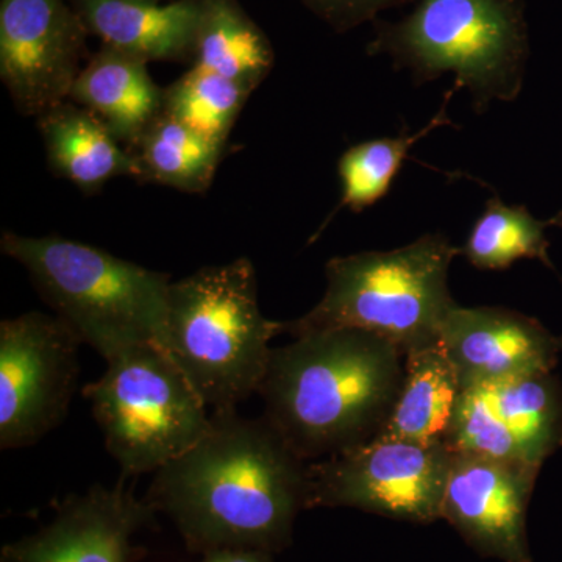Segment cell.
Returning a JSON list of instances; mask_svg holds the SVG:
<instances>
[{"instance_id": "6da1fadb", "label": "cell", "mask_w": 562, "mask_h": 562, "mask_svg": "<svg viewBox=\"0 0 562 562\" xmlns=\"http://www.w3.org/2000/svg\"><path fill=\"white\" fill-rule=\"evenodd\" d=\"M308 461L265 416L211 412L210 430L154 473L146 501L176 524L192 553L291 546L308 509Z\"/></svg>"}, {"instance_id": "7a4b0ae2", "label": "cell", "mask_w": 562, "mask_h": 562, "mask_svg": "<svg viewBox=\"0 0 562 562\" xmlns=\"http://www.w3.org/2000/svg\"><path fill=\"white\" fill-rule=\"evenodd\" d=\"M394 344L351 328L314 330L272 349L258 394L266 417L303 460H324L371 441L405 375Z\"/></svg>"}, {"instance_id": "3957f363", "label": "cell", "mask_w": 562, "mask_h": 562, "mask_svg": "<svg viewBox=\"0 0 562 562\" xmlns=\"http://www.w3.org/2000/svg\"><path fill=\"white\" fill-rule=\"evenodd\" d=\"M0 249L25 268L55 316L103 360L140 344L165 347L168 273L58 235L3 232Z\"/></svg>"}, {"instance_id": "277c9868", "label": "cell", "mask_w": 562, "mask_h": 562, "mask_svg": "<svg viewBox=\"0 0 562 562\" xmlns=\"http://www.w3.org/2000/svg\"><path fill=\"white\" fill-rule=\"evenodd\" d=\"M283 331L284 322L261 312L249 258L205 266L169 288L165 349L210 412L238 409L258 394L269 344Z\"/></svg>"}, {"instance_id": "5b68a950", "label": "cell", "mask_w": 562, "mask_h": 562, "mask_svg": "<svg viewBox=\"0 0 562 562\" xmlns=\"http://www.w3.org/2000/svg\"><path fill=\"white\" fill-rule=\"evenodd\" d=\"M460 254L446 236L425 235L401 249L331 258L324 297L312 312L284 322V331L351 328L379 336L405 355L436 346L458 305L449 291V269Z\"/></svg>"}, {"instance_id": "8992f818", "label": "cell", "mask_w": 562, "mask_h": 562, "mask_svg": "<svg viewBox=\"0 0 562 562\" xmlns=\"http://www.w3.org/2000/svg\"><path fill=\"white\" fill-rule=\"evenodd\" d=\"M371 55L424 85L453 74V90L471 94L479 113L522 91L528 27L522 0H416L397 22H376Z\"/></svg>"}, {"instance_id": "52a82bcc", "label": "cell", "mask_w": 562, "mask_h": 562, "mask_svg": "<svg viewBox=\"0 0 562 562\" xmlns=\"http://www.w3.org/2000/svg\"><path fill=\"white\" fill-rule=\"evenodd\" d=\"M83 397L124 479L160 471L210 430L209 406L158 342L111 358Z\"/></svg>"}, {"instance_id": "ba28073f", "label": "cell", "mask_w": 562, "mask_h": 562, "mask_svg": "<svg viewBox=\"0 0 562 562\" xmlns=\"http://www.w3.org/2000/svg\"><path fill=\"white\" fill-rule=\"evenodd\" d=\"M452 450L376 438L308 464V509L355 508L402 522L442 519Z\"/></svg>"}, {"instance_id": "9c48e42d", "label": "cell", "mask_w": 562, "mask_h": 562, "mask_svg": "<svg viewBox=\"0 0 562 562\" xmlns=\"http://www.w3.org/2000/svg\"><path fill=\"white\" fill-rule=\"evenodd\" d=\"M80 339L55 314L0 322V449L35 446L68 416Z\"/></svg>"}, {"instance_id": "30bf717a", "label": "cell", "mask_w": 562, "mask_h": 562, "mask_svg": "<svg viewBox=\"0 0 562 562\" xmlns=\"http://www.w3.org/2000/svg\"><path fill=\"white\" fill-rule=\"evenodd\" d=\"M88 35L70 0H0V79L21 114L68 101Z\"/></svg>"}, {"instance_id": "8fae6325", "label": "cell", "mask_w": 562, "mask_h": 562, "mask_svg": "<svg viewBox=\"0 0 562 562\" xmlns=\"http://www.w3.org/2000/svg\"><path fill=\"white\" fill-rule=\"evenodd\" d=\"M446 446L541 468L562 446L560 384L538 373L462 390Z\"/></svg>"}, {"instance_id": "7c38bea8", "label": "cell", "mask_w": 562, "mask_h": 562, "mask_svg": "<svg viewBox=\"0 0 562 562\" xmlns=\"http://www.w3.org/2000/svg\"><path fill=\"white\" fill-rule=\"evenodd\" d=\"M539 469L519 461L453 452L442 519L484 558L532 562L527 512Z\"/></svg>"}, {"instance_id": "4fadbf2b", "label": "cell", "mask_w": 562, "mask_h": 562, "mask_svg": "<svg viewBox=\"0 0 562 562\" xmlns=\"http://www.w3.org/2000/svg\"><path fill=\"white\" fill-rule=\"evenodd\" d=\"M146 497L124 482L72 495L50 524L3 546L0 562H133L140 549L132 539L154 520Z\"/></svg>"}, {"instance_id": "5bb4252c", "label": "cell", "mask_w": 562, "mask_h": 562, "mask_svg": "<svg viewBox=\"0 0 562 562\" xmlns=\"http://www.w3.org/2000/svg\"><path fill=\"white\" fill-rule=\"evenodd\" d=\"M439 346L452 361L462 390H469L552 373L562 351V338L512 310L457 305L443 322Z\"/></svg>"}, {"instance_id": "9a60e30c", "label": "cell", "mask_w": 562, "mask_h": 562, "mask_svg": "<svg viewBox=\"0 0 562 562\" xmlns=\"http://www.w3.org/2000/svg\"><path fill=\"white\" fill-rule=\"evenodd\" d=\"M90 35L139 60L194 61L202 0H70Z\"/></svg>"}, {"instance_id": "2e32d148", "label": "cell", "mask_w": 562, "mask_h": 562, "mask_svg": "<svg viewBox=\"0 0 562 562\" xmlns=\"http://www.w3.org/2000/svg\"><path fill=\"white\" fill-rule=\"evenodd\" d=\"M47 165L85 194H95L117 177L138 179L132 151L92 111L63 101L36 117Z\"/></svg>"}, {"instance_id": "e0dca14e", "label": "cell", "mask_w": 562, "mask_h": 562, "mask_svg": "<svg viewBox=\"0 0 562 562\" xmlns=\"http://www.w3.org/2000/svg\"><path fill=\"white\" fill-rule=\"evenodd\" d=\"M149 63L103 46L74 81L69 101L92 111L131 149L165 109Z\"/></svg>"}, {"instance_id": "ac0fdd59", "label": "cell", "mask_w": 562, "mask_h": 562, "mask_svg": "<svg viewBox=\"0 0 562 562\" xmlns=\"http://www.w3.org/2000/svg\"><path fill=\"white\" fill-rule=\"evenodd\" d=\"M461 392L460 376L439 344L412 351L405 357L397 401L376 436L422 446L446 443Z\"/></svg>"}, {"instance_id": "d6986e66", "label": "cell", "mask_w": 562, "mask_h": 562, "mask_svg": "<svg viewBox=\"0 0 562 562\" xmlns=\"http://www.w3.org/2000/svg\"><path fill=\"white\" fill-rule=\"evenodd\" d=\"M225 144L162 113L131 147L139 183H155L190 194L209 191Z\"/></svg>"}, {"instance_id": "ffe728a7", "label": "cell", "mask_w": 562, "mask_h": 562, "mask_svg": "<svg viewBox=\"0 0 562 562\" xmlns=\"http://www.w3.org/2000/svg\"><path fill=\"white\" fill-rule=\"evenodd\" d=\"M202 9L192 65L254 92L273 68L271 41L238 0H202Z\"/></svg>"}, {"instance_id": "44dd1931", "label": "cell", "mask_w": 562, "mask_h": 562, "mask_svg": "<svg viewBox=\"0 0 562 562\" xmlns=\"http://www.w3.org/2000/svg\"><path fill=\"white\" fill-rule=\"evenodd\" d=\"M562 225V214L550 221L532 217L525 206L505 205L498 198L487 201L482 216L473 225L461 254L484 271H501L514 262L539 260L552 268L547 228Z\"/></svg>"}, {"instance_id": "7402d4cb", "label": "cell", "mask_w": 562, "mask_h": 562, "mask_svg": "<svg viewBox=\"0 0 562 562\" xmlns=\"http://www.w3.org/2000/svg\"><path fill=\"white\" fill-rule=\"evenodd\" d=\"M454 90L447 92L442 110L420 132H405L395 138L364 140L344 151L338 162L341 206H347L353 213H361L387 194L414 144L436 128L452 124L447 117L446 106Z\"/></svg>"}, {"instance_id": "603a6c76", "label": "cell", "mask_w": 562, "mask_h": 562, "mask_svg": "<svg viewBox=\"0 0 562 562\" xmlns=\"http://www.w3.org/2000/svg\"><path fill=\"white\" fill-rule=\"evenodd\" d=\"M251 91L199 66L165 88V113L211 139L227 143Z\"/></svg>"}, {"instance_id": "cb8c5ba5", "label": "cell", "mask_w": 562, "mask_h": 562, "mask_svg": "<svg viewBox=\"0 0 562 562\" xmlns=\"http://www.w3.org/2000/svg\"><path fill=\"white\" fill-rule=\"evenodd\" d=\"M409 2L416 0H303L317 18L339 33L376 20L384 10Z\"/></svg>"}, {"instance_id": "d4e9b609", "label": "cell", "mask_w": 562, "mask_h": 562, "mask_svg": "<svg viewBox=\"0 0 562 562\" xmlns=\"http://www.w3.org/2000/svg\"><path fill=\"white\" fill-rule=\"evenodd\" d=\"M202 562H273V553L260 549H217L203 554Z\"/></svg>"}, {"instance_id": "484cf974", "label": "cell", "mask_w": 562, "mask_h": 562, "mask_svg": "<svg viewBox=\"0 0 562 562\" xmlns=\"http://www.w3.org/2000/svg\"><path fill=\"white\" fill-rule=\"evenodd\" d=\"M146 2H166V0H146Z\"/></svg>"}]
</instances>
